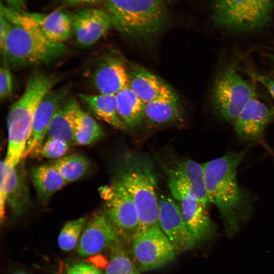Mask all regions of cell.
Instances as JSON below:
<instances>
[{"label":"cell","mask_w":274,"mask_h":274,"mask_svg":"<svg viewBox=\"0 0 274 274\" xmlns=\"http://www.w3.org/2000/svg\"><path fill=\"white\" fill-rule=\"evenodd\" d=\"M247 150L228 152L203 164L209 201L218 209L228 236L236 234L252 213L253 197L239 186L236 176Z\"/></svg>","instance_id":"cell-1"},{"label":"cell","mask_w":274,"mask_h":274,"mask_svg":"<svg viewBox=\"0 0 274 274\" xmlns=\"http://www.w3.org/2000/svg\"><path fill=\"white\" fill-rule=\"evenodd\" d=\"M4 14L9 24L0 48L8 65L21 67L49 64L66 51L64 44L52 43L42 35L27 12L6 8Z\"/></svg>","instance_id":"cell-2"},{"label":"cell","mask_w":274,"mask_h":274,"mask_svg":"<svg viewBox=\"0 0 274 274\" xmlns=\"http://www.w3.org/2000/svg\"><path fill=\"white\" fill-rule=\"evenodd\" d=\"M114 177V180L124 187L137 208L139 233L159 225L156 179L150 158L141 153L126 152L118 160Z\"/></svg>","instance_id":"cell-3"},{"label":"cell","mask_w":274,"mask_h":274,"mask_svg":"<svg viewBox=\"0 0 274 274\" xmlns=\"http://www.w3.org/2000/svg\"><path fill=\"white\" fill-rule=\"evenodd\" d=\"M56 82L53 76L39 71L33 72L22 94L11 106L7 117L8 147L4 159L11 167L16 166L23 159L37 109Z\"/></svg>","instance_id":"cell-4"},{"label":"cell","mask_w":274,"mask_h":274,"mask_svg":"<svg viewBox=\"0 0 274 274\" xmlns=\"http://www.w3.org/2000/svg\"><path fill=\"white\" fill-rule=\"evenodd\" d=\"M112 26L133 39L148 40L159 35L169 20L164 0H106Z\"/></svg>","instance_id":"cell-5"},{"label":"cell","mask_w":274,"mask_h":274,"mask_svg":"<svg viewBox=\"0 0 274 274\" xmlns=\"http://www.w3.org/2000/svg\"><path fill=\"white\" fill-rule=\"evenodd\" d=\"M274 0H213L212 19L219 28L233 33L260 29L271 21Z\"/></svg>","instance_id":"cell-6"},{"label":"cell","mask_w":274,"mask_h":274,"mask_svg":"<svg viewBox=\"0 0 274 274\" xmlns=\"http://www.w3.org/2000/svg\"><path fill=\"white\" fill-rule=\"evenodd\" d=\"M255 97L254 84L244 79L235 69L228 67L216 79L212 101L216 114L233 124L243 109Z\"/></svg>","instance_id":"cell-7"},{"label":"cell","mask_w":274,"mask_h":274,"mask_svg":"<svg viewBox=\"0 0 274 274\" xmlns=\"http://www.w3.org/2000/svg\"><path fill=\"white\" fill-rule=\"evenodd\" d=\"M102 211L123 242H132L140 228V216L132 198L119 183L113 180L98 189Z\"/></svg>","instance_id":"cell-8"},{"label":"cell","mask_w":274,"mask_h":274,"mask_svg":"<svg viewBox=\"0 0 274 274\" xmlns=\"http://www.w3.org/2000/svg\"><path fill=\"white\" fill-rule=\"evenodd\" d=\"M132 244L134 259L142 271L161 267L176 257L175 248L159 225L140 232Z\"/></svg>","instance_id":"cell-9"},{"label":"cell","mask_w":274,"mask_h":274,"mask_svg":"<svg viewBox=\"0 0 274 274\" xmlns=\"http://www.w3.org/2000/svg\"><path fill=\"white\" fill-rule=\"evenodd\" d=\"M68 92L69 87L66 86L52 89L40 102L35 114L31 134L23 159L40 156L52 119L66 100Z\"/></svg>","instance_id":"cell-10"},{"label":"cell","mask_w":274,"mask_h":274,"mask_svg":"<svg viewBox=\"0 0 274 274\" xmlns=\"http://www.w3.org/2000/svg\"><path fill=\"white\" fill-rule=\"evenodd\" d=\"M163 167L170 192H188L208 207L203 164L186 159L173 161Z\"/></svg>","instance_id":"cell-11"},{"label":"cell","mask_w":274,"mask_h":274,"mask_svg":"<svg viewBox=\"0 0 274 274\" xmlns=\"http://www.w3.org/2000/svg\"><path fill=\"white\" fill-rule=\"evenodd\" d=\"M158 224L177 252L191 250L197 244L188 229L177 201L168 195L158 197Z\"/></svg>","instance_id":"cell-12"},{"label":"cell","mask_w":274,"mask_h":274,"mask_svg":"<svg viewBox=\"0 0 274 274\" xmlns=\"http://www.w3.org/2000/svg\"><path fill=\"white\" fill-rule=\"evenodd\" d=\"M121 239L102 210L95 213L87 221L79 241L78 252L83 257L93 255L110 248Z\"/></svg>","instance_id":"cell-13"},{"label":"cell","mask_w":274,"mask_h":274,"mask_svg":"<svg viewBox=\"0 0 274 274\" xmlns=\"http://www.w3.org/2000/svg\"><path fill=\"white\" fill-rule=\"evenodd\" d=\"M170 192L178 203L185 223L197 244L212 237L216 229L208 212V207L188 192Z\"/></svg>","instance_id":"cell-14"},{"label":"cell","mask_w":274,"mask_h":274,"mask_svg":"<svg viewBox=\"0 0 274 274\" xmlns=\"http://www.w3.org/2000/svg\"><path fill=\"white\" fill-rule=\"evenodd\" d=\"M273 119L274 106L255 97L245 106L233 123L235 131L244 141H256L262 138L265 129Z\"/></svg>","instance_id":"cell-15"},{"label":"cell","mask_w":274,"mask_h":274,"mask_svg":"<svg viewBox=\"0 0 274 274\" xmlns=\"http://www.w3.org/2000/svg\"><path fill=\"white\" fill-rule=\"evenodd\" d=\"M73 31L78 43L83 46H91L113 26L107 10L87 8L72 15Z\"/></svg>","instance_id":"cell-16"},{"label":"cell","mask_w":274,"mask_h":274,"mask_svg":"<svg viewBox=\"0 0 274 274\" xmlns=\"http://www.w3.org/2000/svg\"><path fill=\"white\" fill-rule=\"evenodd\" d=\"M128 85L145 104L163 97L176 96L162 80L142 66L131 67Z\"/></svg>","instance_id":"cell-17"},{"label":"cell","mask_w":274,"mask_h":274,"mask_svg":"<svg viewBox=\"0 0 274 274\" xmlns=\"http://www.w3.org/2000/svg\"><path fill=\"white\" fill-rule=\"evenodd\" d=\"M92 80L99 94L115 95L128 85V72L122 61L109 58L95 71Z\"/></svg>","instance_id":"cell-18"},{"label":"cell","mask_w":274,"mask_h":274,"mask_svg":"<svg viewBox=\"0 0 274 274\" xmlns=\"http://www.w3.org/2000/svg\"><path fill=\"white\" fill-rule=\"evenodd\" d=\"M28 14L37 22L42 35L50 42L63 44L72 36V15L67 12L57 10L48 14Z\"/></svg>","instance_id":"cell-19"},{"label":"cell","mask_w":274,"mask_h":274,"mask_svg":"<svg viewBox=\"0 0 274 274\" xmlns=\"http://www.w3.org/2000/svg\"><path fill=\"white\" fill-rule=\"evenodd\" d=\"M82 109L75 99L66 100L54 115L47 138L63 141L73 146L78 118Z\"/></svg>","instance_id":"cell-20"},{"label":"cell","mask_w":274,"mask_h":274,"mask_svg":"<svg viewBox=\"0 0 274 274\" xmlns=\"http://www.w3.org/2000/svg\"><path fill=\"white\" fill-rule=\"evenodd\" d=\"M29 192L24 159L15 166L8 165L7 204L15 216L24 212L29 203Z\"/></svg>","instance_id":"cell-21"},{"label":"cell","mask_w":274,"mask_h":274,"mask_svg":"<svg viewBox=\"0 0 274 274\" xmlns=\"http://www.w3.org/2000/svg\"><path fill=\"white\" fill-rule=\"evenodd\" d=\"M30 176L38 198L43 204H46L54 193L67 184L52 163L33 168Z\"/></svg>","instance_id":"cell-22"},{"label":"cell","mask_w":274,"mask_h":274,"mask_svg":"<svg viewBox=\"0 0 274 274\" xmlns=\"http://www.w3.org/2000/svg\"><path fill=\"white\" fill-rule=\"evenodd\" d=\"M145 119L156 125L182 122V108L176 96L163 97L145 104Z\"/></svg>","instance_id":"cell-23"},{"label":"cell","mask_w":274,"mask_h":274,"mask_svg":"<svg viewBox=\"0 0 274 274\" xmlns=\"http://www.w3.org/2000/svg\"><path fill=\"white\" fill-rule=\"evenodd\" d=\"M80 99L98 118L119 129L126 128L119 117L114 94L81 93Z\"/></svg>","instance_id":"cell-24"},{"label":"cell","mask_w":274,"mask_h":274,"mask_svg":"<svg viewBox=\"0 0 274 274\" xmlns=\"http://www.w3.org/2000/svg\"><path fill=\"white\" fill-rule=\"evenodd\" d=\"M115 96L118 114L125 127H133L141 124L145 119V103L129 85L115 94Z\"/></svg>","instance_id":"cell-25"},{"label":"cell","mask_w":274,"mask_h":274,"mask_svg":"<svg viewBox=\"0 0 274 274\" xmlns=\"http://www.w3.org/2000/svg\"><path fill=\"white\" fill-rule=\"evenodd\" d=\"M52 164L67 184L81 179L88 173L90 168L89 160L79 154L64 156Z\"/></svg>","instance_id":"cell-26"},{"label":"cell","mask_w":274,"mask_h":274,"mask_svg":"<svg viewBox=\"0 0 274 274\" xmlns=\"http://www.w3.org/2000/svg\"><path fill=\"white\" fill-rule=\"evenodd\" d=\"M104 134L102 126L82 109L78 118L75 134V145L92 144L100 139Z\"/></svg>","instance_id":"cell-27"},{"label":"cell","mask_w":274,"mask_h":274,"mask_svg":"<svg viewBox=\"0 0 274 274\" xmlns=\"http://www.w3.org/2000/svg\"><path fill=\"white\" fill-rule=\"evenodd\" d=\"M121 239L110 248L106 274H141L130 258Z\"/></svg>","instance_id":"cell-28"},{"label":"cell","mask_w":274,"mask_h":274,"mask_svg":"<svg viewBox=\"0 0 274 274\" xmlns=\"http://www.w3.org/2000/svg\"><path fill=\"white\" fill-rule=\"evenodd\" d=\"M87 221V218L81 217L68 221L63 226L57 239L61 250L68 252L75 247Z\"/></svg>","instance_id":"cell-29"},{"label":"cell","mask_w":274,"mask_h":274,"mask_svg":"<svg viewBox=\"0 0 274 274\" xmlns=\"http://www.w3.org/2000/svg\"><path fill=\"white\" fill-rule=\"evenodd\" d=\"M70 147L69 144L63 141L47 138L42 147L40 156L57 160L64 157Z\"/></svg>","instance_id":"cell-30"},{"label":"cell","mask_w":274,"mask_h":274,"mask_svg":"<svg viewBox=\"0 0 274 274\" xmlns=\"http://www.w3.org/2000/svg\"><path fill=\"white\" fill-rule=\"evenodd\" d=\"M8 164L5 160L1 162V183H0V217L3 222L6 214L7 205V184L8 179Z\"/></svg>","instance_id":"cell-31"},{"label":"cell","mask_w":274,"mask_h":274,"mask_svg":"<svg viewBox=\"0 0 274 274\" xmlns=\"http://www.w3.org/2000/svg\"><path fill=\"white\" fill-rule=\"evenodd\" d=\"M13 79L11 71L7 66L0 69V98L1 100L9 97L13 92Z\"/></svg>","instance_id":"cell-32"},{"label":"cell","mask_w":274,"mask_h":274,"mask_svg":"<svg viewBox=\"0 0 274 274\" xmlns=\"http://www.w3.org/2000/svg\"><path fill=\"white\" fill-rule=\"evenodd\" d=\"M66 274H104L96 267L86 263H78L71 266Z\"/></svg>","instance_id":"cell-33"},{"label":"cell","mask_w":274,"mask_h":274,"mask_svg":"<svg viewBox=\"0 0 274 274\" xmlns=\"http://www.w3.org/2000/svg\"><path fill=\"white\" fill-rule=\"evenodd\" d=\"M254 79L263 85L274 99V79L263 75H253Z\"/></svg>","instance_id":"cell-34"},{"label":"cell","mask_w":274,"mask_h":274,"mask_svg":"<svg viewBox=\"0 0 274 274\" xmlns=\"http://www.w3.org/2000/svg\"><path fill=\"white\" fill-rule=\"evenodd\" d=\"M9 9L19 12H25L26 6L25 0H4Z\"/></svg>","instance_id":"cell-35"},{"label":"cell","mask_w":274,"mask_h":274,"mask_svg":"<svg viewBox=\"0 0 274 274\" xmlns=\"http://www.w3.org/2000/svg\"><path fill=\"white\" fill-rule=\"evenodd\" d=\"M69 5H93L97 4L101 0H61Z\"/></svg>","instance_id":"cell-36"},{"label":"cell","mask_w":274,"mask_h":274,"mask_svg":"<svg viewBox=\"0 0 274 274\" xmlns=\"http://www.w3.org/2000/svg\"><path fill=\"white\" fill-rule=\"evenodd\" d=\"M12 274H27L24 272L23 271H17L13 273Z\"/></svg>","instance_id":"cell-37"},{"label":"cell","mask_w":274,"mask_h":274,"mask_svg":"<svg viewBox=\"0 0 274 274\" xmlns=\"http://www.w3.org/2000/svg\"><path fill=\"white\" fill-rule=\"evenodd\" d=\"M273 63H274V56H273Z\"/></svg>","instance_id":"cell-38"}]
</instances>
